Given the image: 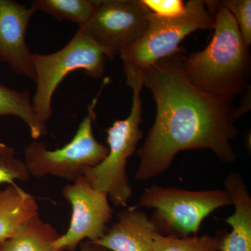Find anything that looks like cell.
Segmentation results:
<instances>
[{
    "instance_id": "1",
    "label": "cell",
    "mask_w": 251,
    "mask_h": 251,
    "mask_svg": "<svg viewBox=\"0 0 251 251\" xmlns=\"http://www.w3.org/2000/svg\"><path fill=\"white\" fill-rule=\"evenodd\" d=\"M183 51L143 71L144 85L156 103V116L143 146L135 178L152 179L166 172L184 150L209 149L225 163L237 161L231 141L238 135L232 99L204 93L182 69Z\"/></svg>"
},
{
    "instance_id": "2",
    "label": "cell",
    "mask_w": 251,
    "mask_h": 251,
    "mask_svg": "<svg viewBox=\"0 0 251 251\" xmlns=\"http://www.w3.org/2000/svg\"><path fill=\"white\" fill-rule=\"evenodd\" d=\"M212 39L205 49L183 57L182 69L191 85L204 93L233 99L249 88L251 55L237 23L218 3Z\"/></svg>"
},
{
    "instance_id": "3",
    "label": "cell",
    "mask_w": 251,
    "mask_h": 251,
    "mask_svg": "<svg viewBox=\"0 0 251 251\" xmlns=\"http://www.w3.org/2000/svg\"><path fill=\"white\" fill-rule=\"evenodd\" d=\"M124 68L126 85L133 92L129 115L114 122L106 130L108 155L99 164L86 168L83 176L94 189L107 193L115 206L126 207L133 195L126 171L128 158L134 153L143 135L140 125L143 116L140 94L144 83L143 71L129 66Z\"/></svg>"
},
{
    "instance_id": "4",
    "label": "cell",
    "mask_w": 251,
    "mask_h": 251,
    "mask_svg": "<svg viewBox=\"0 0 251 251\" xmlns=\"http://www.w3.org/2000/svg\"><path fill=\"white\" fill-rule=\"evenodd\" d=\"M87 108V114L80 122L72 140L62 148L50 150L44 142L34 140L24 150V163L31 176H55L73 183L83 176L86 168L103 161L108 148L96 139L93 125L97 118L95 109L103 87Z\"/></svg>"
},
{
    "instance_id": "5",
    "label": "cell",
    "mask_w": 251,
    "mask_h": 251,
    "mask_svg": "<svg viewBox=\"0 0 251 251\" xmlns=\"http://www.w3.org/2000/svg\"><path fill=\"white\" fill-rule=\"evenodd\" d=\"M105 58L101 48L78 30L72 40L57 52L34 54L36 91L32 104L41 121L46 125L49 121L52 115L54 92L70 73L83 71L87 76L102 78Z\"/></svg>"
},
{
    "instance_id": "6",
    "label": "cell",
    "mask_w": 251,
    "mask_h": 251,
    "mask_svg": "<svg viewBox=\"0 0 251 251\" xmlns=\"http://www.w3.org/2000/svg\"><path fill=\"white\" fill-rule=\"evenodd\" d=\"M230 204L226 190L194 191L153 185L145 189L135 207L156 209L151 220L159 234L183 237L196 234L206 216Z\"/></svg>"
},
{
    "instance_id": "7",
    "label": "cell",
    "mask_w": 251,
    "mask_h": 251,
    "mask_svg": "<svg viewBox=\"0 0 251 251\" xmlns=\"http://www.w3.org/2000/svg\"><path fill=\"white\" fill-rule=\"evenodd\" d=\"M214 18L206 1L190 0L184 14L177 18H162L150 12L148 29L141 38L127 48L120 58L124 65L144 71L161 59L182 51L179 45L188 34L199 29H212Z\"/></svg>"
},
{
    "instance_id": "8",
    "label": "cell",
    "mask_w": 251,
    "mask_h": 251,
    "mask_svg": "<svg viewBox=\"0 0 251 251\" xmlns=\"http://www.w3.org/2000/svg\"><path fill=\"white\" fill-rule=\"evenodd\" d=\"M150 14L142 0L97 1L93 14L78 31L95 41L106 57L112 59L143 36Z\"/></svg>"
},
{
    "instance_id": "9",
    "label": "cell",
    "mask_w": 251,
    "mask_h": 251,
    "mask_svg": "<svg viewBox=\"0 0 251 251\" xmlns=\"http://www.w3.org/2000/svg\"><path fill=\"white\" fill-rule=\"evenodd\" d=\"M62 196L72 206V218L67 232L54 246L64 251H74L85 239L94 242L103 237L113 214L108 194L94 189L82 176L66 185Z\"/></svg>"
},
{
    "instance_id": "10",
    "label": "cell",
    "mask_w": 251,
    "mask_h": 251,
    "mask_svg": "<svg viewBox=\"0 0 251 251\" xmlns=\"http://www.w3.org/2000/svg\"><path fill=\"white\" fill-rule=\"evenodd\" d=\"M34 13L31 7L17 1L0 0V63L34 82V53L27 46L25 35Z\"/></svg>"
},
{
    "instance_id": "11",
    "label": "cell",
    "mask_w": 251,
    "mask_h": 251,
    "mask_svg": "<svg viewBox=\"0 0 251 251\" xmlns=\"http://www.w3.org/2000/svg\"><path fill=\"white\" fill-rule=\"evenodd\" d=\"M156 225L133 206L119 213L117 221L103 237L94 242L112 251H153Z\"/></svg>"
},
{
    "instance_id": "12",
    "label": "cell",
    "mask_w": 251,
    "mask_h": 251,
    "mask_svg": "<svg viewBox=\"0 0 251 251\" xmlns=\"http://www.w3.org/2000/svg\"><path fill=\"white\" fill-rule=\"evenodd\" d=\"M224 185L234 212L226 219L232 231H226L220 251H251V197L244 177L237 173L226 176Z\"/></svg>"
},
{
    "instance_id": "13",
    "label": "cell",
    "mask_w": 251,
    "mask_h": 251,
    "mask_svg": "<svg viewBox=\"0 0 251 251\" xmlns=\"http://www.w3.org/2000/svg\"><path fill=\"white\" fill-rule=\"evenodd\" d=\"M39 204L29 193L15 184L0 189V243L13 237L37 214Z\"/></svg>"
},
{
    "instance_id": "14",
    "label": "cell",
    "mask_w": 251,
    "mask_h": 251,
    "mask_svg": "<svg viewBox=\"0 0 251 251\" xmlns=\"http://www.w3.org/2000/svg\"><path fill=\"white\" fill-rule=\"evenodd\" d=\"M60 237L57 229L39 217L31 218L8 240L0 243L1 251H64L54 242Z\"/></svg>"
},
{
    "instance_id": "15",
    "label": "cell",
    "mask_w": 251,
    "mask_h": 251,
    "mask_svg": "<svg viewBox=\"0 0 251 251\" xmlns=\"http://www.w3.org/2000/svg\"><path fill=\"white\" fill-rule=\"evenodd\" d=\"M5 116L21 119L33 139L37 140L47 133L46 124L36 115L29 91L13 90L0 82V117Z\"/></svg>"
},
{
    "instance_id": "16",
    "label": "cell",
    "mask_w": 251,
    "mask_h": 251,
    "mask_svg": "<svg viewBox=\"0 0 251 251\" xmlns=\"http://www.w3.org/2000/svg\"><path fill=\"white\" fill-rule=\"evenodd\" d=\"M97 6L92 0H34L31 9L42 11L60 21H69L82 27L90 20Z\"/></svg>"
},
{
    "instance_id": "17",
    "label": "cell",
    "mask_w": 251,
    "mask_h": 251,
    "mask_svg": "<svg viewBox=\"0 0 251 251\" xmlns=\"http://www.w3.org/2000/svg\"><path fill=\"white\" fill-rule=\"evenodd\" d=\"M226 230L219 231L216 236H187L157 234L153 242V251H220L221 242Z\"/></svg>"
},
{
    "instance_id": "18",
    "label": "cell",
    "mask_w": 251,
    "mask_h": 251,
    "mask_svg": "<svg viewBox=\"0 0 251 251\" xmlns=\"http://www.w3.org/2000/svg\"><path fill=\"white\" fill-rule=\"evenodd\" d=\"M218 3L233 16L244 44L249 49L251 44V0H224Z\"/></svg>"
},
{
    "instance_id": "19",
    "label": "cell",
    "mask_w": 251,
    "mask_h": 251,
    "mask_svg": "<svg viewBox=\"0 0 251 251\" xmlns=\"http://www.w3.org/2000/svg\"><path fill=\"white\" fill-rule=\"evenodd\" d=\"M31 175L24 161L16 155H0V184L13 185L15 181H27Z\"/></svg>"
},
{
    "instance_id": "20",
    "label": "cell",
    "mask_w": 251,
    "mask_h": 251,
    "mask_svg": "<svg viewBox=\"0 0 251 251\" xmlns=\"http://www.w3.org/2000/svg\"><path fill=\"white\" fill-rule=\"evenodd\" d=\"M147 9L162 18H175L184 14L186 4L181 0H142Z\"/></svg>"
},
{
    "instance_id": "21",
    "label": "cell",
    "mask_w": 251,
    "mask_h": 251,
    "mask_svg": "<svg viewBox=\"0 0 251 251\" xmlns=\"http://www.w3.org/2000/svg\"><path fill=\"white\" fill-rule=\"evenodd\" d=\"M80 251H108V250L95 243L86 240L80 244Z\"/></svg>"
},
{
    "instance_id": "22",
    "label": "cell",
    "mask_w": 251,
    "mask_h": 251,
    "mask_svg": "<svg viewBox=\"0 0 251 251\" xmlns=\"http://www.w3.org/2000/svg\"><path fill=\"white\" fill-rule=\"evenodd\" d=\"M0 155H16L15 149L11 148L3 141L0 136Z\"/></svg>"
},
{
    "instance_id": "23",
    "label": "cell",
    "mask_w": 251,
    "mask_h": 251,
    "mask_svg": "<svg viewBox=\"0 0 251 251\" xmlns=\"http://www.w3.org/2000/svg\"><path fill=\"white\" fill-rule=\"evenodd\" d=\"M0 251H1V249H0Z\"/></svg>"
}]
</instances>
